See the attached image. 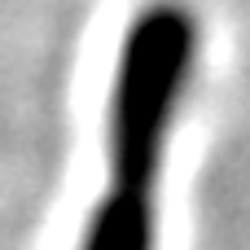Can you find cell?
<instances>
[{
	"label": "cell",
	"mask_w": 250,
	"mask_h": 250,
	"mask_svg": "<svg viewBox=\"0 0 250 250\" xmlns=\"http://www.w3.org/2000/svg\"><path fill=\"white\" fill-rule=\"evenodd\" d=\"M198 70V9L189 0H145L114 44L101 132V189L79 224L75 250H158L163 180Z\"/></svg>",
	"instance_id": "6da1fadb"
}]
</instances>
